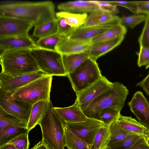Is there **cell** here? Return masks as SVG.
Returning <instances> with one entry per match:
<instances>
[{
	"label": "cell",
	"instance_id": "6da1fadb",
	"mask_svg": "<svg viewBox=\"0 0 149 149\" xmlns=\"http://www.w3.org/2000/svg\"><path fill=\"white\" fill-rule=\"evenodd\" d=\"M0 16L25 20L34 26L52 19L56 16L54 5L51 1L1 4Z\"/></svg>",
	"mask_w": 149,
	"mask_h": 149
},
{
	"label": "cell",
	"instance_id": "7a4b0ae2",
	"mask_svg": "<svg viewBox=\"0 0 149 149\" xmlns=\"http://www.w3.org/2000/svg\"><path fill=\"white\" fill-rule=\"evenodd\" d=\"M128 94L129 90L125 86L115 82L108 90L89 103L80 107L87 118L101 121L99 113L102 109L113 106L122 109Z\"/></svg>",
	"mask_w": 149,
	"mask_h": 149
},
{
	"label": "cell",
	"instance_id": "3957f363",
	"mask_svg": "<svg viewBox=\"0 0 149 149\" xmlns=\"http://www.w3.org/2000/svg\"><path fill=\"white\" fill-rule=\"evenodd\" d=\"M31 49H22L6 51L0 56L1 72L16 77L40 70L31 54Z\"/></svg>",
	"mask_w": 149,
	"mask_h": 149
},
{
	"label": "cell",
	"instance_id": "277c9868",
	"mask_svg": "<svg viewBox=\"0 0 149 149\" xmlns=\"http://www.w3.org/2000/svg\"><path fill=\"white\" fill-rule=\"evenodd\" d=\"M50 101L48 109L38 124L42 140L49 149H65L63 122L53 109Z\"/></svg>",
	"mask_w": 149,
	"mask_h": 149
},
{
	"label": "cell",
	"instance_id": "5b68a950",
	"mask_svg": "<svg viewBox=\"0 0 149 149\" xmlns=\"http://www.w3.org/2000/svg\"><path fill=\"white\" fill-rule=\"evenodd\" d=\"M52 76L46 75L20 88L15 92L9 93L13 99L33 105L42 100H50Z\"/></svg>",
	"mask_w": 149,
	"mask_h": 149
},
{
	"label": "cell",
	"instance_id": "8992f818",
	"mask_svg": "<svg viewBox=\"0 0 149 149\" xmlns=\"http://www.w3.org/2000/svg\"><path fill=\"white\" fill-rule=\"evenodd\" d=\"M67 76L77 95L92 85L102 76L96 61L89 57Z\"/></svg>",
	"mask_w": 149,
	"mask_h": 149
},
{
	"label": "cell",
	"instance_id": "52a82bcc",
	"mask_svg": "<svg viewBox=\"0 0 149 149\" xmlns=\"http://www.w3.org/2000/svg\"><path fill=\"white\" fill-rule=\"evenodd\" d=\"M31 54L40 71L47 75L67 76L62 59V55L56 51L41 48L31 50Z\"/></svg>",
	"mask_w": 149,
	"mask_h": 149
},
{
	"label": "cell",
	"instance_id": "ba28073f",
	"mask_svg": "<svg viewBox=\"0 0 149 149\" xmlns=\"http://www.w3.org/2000/svg\"><path fill=\"white\" fill-rule=\"evenodd\" d=\"M63 123L72 132L91 147L97 134L104 125L100 121L88 118L81 122Z\"/></svg>",
	"mask_w": 149,
	"mask_h": 149
},
{
	"label": "cell",
	"instance_id": "9c48e42d",
	"mask_svg": "<svg viewBox=\"0 0 149 149\" xmlns=\"http://www.w3.org/2000/svg\"><path fill=\"white\" fill-rule=\"evenodd\" d=\"M0 106L27 125L33 105L12 99L9 93L0 91Z\"/></svg>",
	"mask_w": 149,
	"mask_h": 149
},
{
	"label": "cell",
	"instance_id": "30bf717a",
	"mask_svg": "<svg viewBox=\"0 0 149 149\" xmlns=\"http://www.w3.org/2000/svg\"><path fill=\"white\" fill-rule=\"evenodd\" d=\"M33 26L25 20L0 16V38L28 35L29 30Z\"/></svg>",
	"mask_w": 149,
	"mask_h": 149
},
{
	"label": "cell",
	"instance_id": "8fae6325",
	"mask_svg": "<svg viewBox=\"0 0 149 149\" xmlns=\"http://www.w3.org/2000/svg\"><path fill=\"white\" fill-rule=\"evenodd\" d=\"M46 75L40 71L13 77L1 72L0 91L12 93L31 82Z\"/></svg>",
	"mask_w": 149,
	"mask_h": 149
},
{
	"label": "cell",
	"instance_id": "7c38bea8",
	"mask_svg": "<svg viewBox=\"0 0 149 149\" xmlns=\"http://www.w3.org/2000/svg\"><path fill=\"white\" fill-rule=\"evenodd\" d=\"M128 105L139 122L149 130V103L143 92H135Z\"/></svg>",
	"mask_w": 149,
	"mask_h": 149
},
{
	"label": "cell",
	"instance_id": "4fadbf2b",
	"mask_svg": "<svg viewBox=\"0 0 149 149\" xmlns=\"http://www.w3.org/2000/svg\"><path fill=\"white\" fill-rule=\"evenodd\" d=\"M120 23V17L117 16L113 20L103 24L87 27L81 26L76 28L68 38L77 40H91Z\"/></svg>",
	"mask_w": 149,
	"mask_h": 149
},
{
	"label": "cell",
	"instance_id": "5bb4252c",
	"mask_svg": "<svg viewBox=\"0 0 149 149\" xmlns=\"http://www.w3.org/2000/svg\"><path fill=\"white\" fill-rule=\"evenodd\" d=\"M113 83L102 76L92 85L77 95L75 102L80 106L88 104L111 88Z\"/></svg>",
	"mask_w": 149,
	"mask_h": 149
},
{
	"label": "cell",
	"instance_id": "9a60e30c",
	"mask_svg": "<svg viewBox=\"0 0 149 149\" xmlns=\"http://www.w3.org/2000/svg\"><path fill=\"white\" fill-rule=\"evenodd\" d=\"M40 48L29 35L0 38V56L11 50Z\"/></svg>",
	"mask_w": 149,
	"mask_h": 149
},
{
	"label": "cell",
	"instance_id": "2e32d148",
	"mask_svg": "<svg viewBox=\"0 0 149 149\" xmlns=\"http://www.w3.org/2000/svg\"><path fill=\"white\" fill-rule=\"evenodd\" d=\"M92 44L91 40H77L61 37L56 50L62 55L86 53Z\"/></svg>",
	"mask_w": 149,
	"mask_h": 149
},
{
	"label": "cell",
	"instance_id": "e0dca14e",
	"mask_svg": "<svg viewBox=\"0 0 149 149\" xmlns=\"http://www.w3.org/2000/svg\"><path fill=\"white\" fill-rule=\"evenodd\" d=\"M125 35L123 34L111 40L92 43L86 53L89 57L96 61L100 56L119 45L123 40Z\"/></svg>",
	"mask_w": 149,
	"mask_h": 149
},
{
	"label": "cell",
	"instance_id": "ac0fdd59",
	"mask_svg": "<svg viewBox=\"0 0 149 149\" xmlns=\"http://www.w3.org/2000/svg\"><path fill=\"white\" fill-rule=\"evenodd\" d=\"M53 109L62 121L65 123H76L84 121L87 118L81 109L79 105L75 102L70 107Z\"/></svg>",
	"mask_w": 149,
	"mask_h": 149
},
{
	"label": "cell",
	"instance_id": "d6986e66",
	"mask_svg": "<svg viewBox=\"0 0 149 149\" xmlns=\"http://www.w3.org/2000/svg\"><path fill=\"white\" fill-rule=\"evenodd\" d=\"M57 8L63 11L79 14L91 13L99 9L93 0L70 1L59 4Z\"/></svg>",
	"mask_w": 149,
	"mask_h": 149
},
{
	"label": "cell",
	"instance_id": "ffe728a7",
	"mask_svg": "<svg viewBox=\"0 0 149 149\" xmlns=\"http://www.w3.org/2000/svg\"><path fill=\"white\" fill-rule=\"evenodd\" d=\"M118 122L124 129L133 134L144 136L146 138L148 130L136 119L131 116L120 115Z\"/></svg>",
	"mask_w": 149,
	"mask_h": 149
},
{
	"label": "cell",
	"instance_id": "44dd1931",
	"mask_svg": "<svg viewBox=\"0 0 149 149\" xmlns=\"http://www.w3.org/2000/svg\"><path fill=\"white\" fill-rule=\"evenodd\" d=\"M50 100H42L33 105L27 124L29 132L38 123L47 111Z\"/></svg>",
	"mask_w": 149,
	"mask_h": 149
},
{
	"label": "cell",
	"instance_id": "7402d4cb",
	"mask_svg": "<svg viewBox=\"0 0 149 149\" xmlns=\"http://www.w3.org/2000/svg\"><path fill=\"white\" fill-rule=\"evenodd\" d=\"M117 16L99 9L91 13L82 26L87 27L103 24L113 20Z\"/></svg>",
	"mask_w": 149,
	"mask_h": 149
},
{
	"label": "cell",
	"instance_id": "603a6c76",
	"mask_svg": "<svg viewBox=\"0 0 149 149\" xmlns=\"http://www.w3.org/2000/svg\"><path fill=\"white\" fill-rule=\"evenodd\" d=\"M65 146L68 149H95L72 132L63 123Z\"/></svg>",
	"mask_w": 149,
	"mask_h": 149
},
{
	"label": "cell",
	"instance_id": "cb8c5ba5",
	"mask_svg": "<svg viewBox=\"0 0 149 149\" xmlns=\"http://www.w3.org/2000/svg\"><path fill=\"white\" fill-rule=\"evenodd\" d=\"M88 58L85 52L62 55L63 65L67 74L72 72Z\"/></svg>",
	"mask_w": 149,
	"mask_h": 149
},
{
	"label": "cell",
	"instance_id": "d4e9b609",
	"mask_svg": "<svg viewBox=\"0 0 149 149\" xmlns=\"http://www.w3.org/2000/svg\"><path fill=\"white\" fill-rule=\"evenodd\" d=\"M34 26L33 35L39 39L57 33L58 27L56 17Z\"/></svg>",
	"mask_w": 149,
	"mask_h": 149
},
{
	"label": "cell",
	"instance_id": "484cf974",
	"mask_svg": "<svg viewBox=\"0 0 149 149\" xmlns=\"http://www.w3.org/2000/svg\"><path fill=\"white\" fill-rule=\"evenodd\" d=\"M27 128L20 126H10L0 130V147L24 134L29 133Z\"/></svg>",
	"mask_w": 149,
	"mask_h": 149
},
{
	"label": "cell",
	"instance_id": "4316f807",
	"mask_svg": "<svg viewBox=\"0 0 149 149\" xmlns=\"http://www.w3.org/2000/svg\"><path fill=\"white\" fill-rule=\"evenodd\" d=\"M56 16L63 17L67 24L72 27L77 28L83 25L88 15L87 13H75L62 11L56 13Z\"/></svg>",
	"mask_w": 149,
	"mask_h": 149
},
{
	"label": "cell",
	"instance_id": "83f0119b",
	"mask_svg": "<svg viewBox=\"0 0 149 149\" xmlns=\"http://www.w3.org/2000/svg\"><path fill=\"white\" fill-rule=\"evenodd\" d=\"M127 31L126 26L120 23L118 24L101 35L91 40L92 43L111 40L121 35H125Z\"/></svg>",
	"mask_w": 149,
	"mask_h": 149
},
{
	"label": "cell",
	"instance_id": "f1b7e54d",
	"mask_svg": "<svg viewBox=\"0 0 149 149\" xmlns=\"http://www.w3.org/2000/svg\"><path fill=\"white\" fill-rule=\"evenodd\" d=\"M122 109L118 107L111 106L102 109L99 112L100 120L106 125L109 126L118 120Z\"/></svg>",
	"mask_w": 149,
	"mask_h": 149
},
{
	"label": "cell",
	"instance_id": "f546056e",
	"mask_svg": "<svg viewBox=\"0 0 149 149\" xmlns=\"http://www.w3.org/2000/svg\"><path fill=\"white\" fill-rule=\"evenodd\" d=\"M109 126L104 124L101 127L94 139L92 146L93 148L95 149H104L107 146L110 140Z\"/></svg>",
	"mask_w": 149,
	"mask_h": 149
},
{
	"label": "cell",
	"instance_id": "4dcf8cb0",
	"mask_svg": "<svg viewBox=\"0 0 149 149\" xmlns=\"http://www.w3.org/2000/svg\"><path fill=\"white\" fill-rule=\"evenodd\" d=\"M16 126L27 128V124L6 111L0 106V130L8 126Z\"/></svg>",
	"mask_w": 149,
	"mask_h": 149
},
{
	"label": "cell",
	"instance_id": "1f68e13d",
	"mask_svg": "<svg viewBox=\"0 0 149 149\" xmlns=\"http://www.w3.org/2000/svg\"><path fill=\"white\" fill-rule=\"evenodd\" d=\"M142 136L136 134H131L118 141L109 142L107 146L111 149H129Z\"/></svg>",
	"mask_w": 149,
	"mask_h": 149
},
{
	"label": "cell",
	"instance_id": "d6a6232c",
	"mask_svg": "<svg viewBox=\"0 0 149 149\" xmlns=\"http://www.w3.org/2000/svg\"><path fill=\"white\" fill-rule=\"evenodd\" d=\"M111 134L109 142L120 140L127 136L134 134L123 129L119 124L118 120L113 122L109 126Z\"/></svg>",
	"mask_w": 149,
	"mask_h": 149
},
{
	"label": "cell",
	"instance_id": "836d02e7",
	"mask_svg": "<svg viewBox=\"0 0 149 149\" xmlns=\"http://www.w3.org/2000/svg\"><path fill=\"white\" fill-rule=\"evenodd\" d=\"M61 38L57 33L38 39L36 42L40 48L56 51V46Z\"/></svg>",
	"mask_w": 149,
	"mask_h": 149
},
{
	"label": "cell",
	"instance_id": "e575fe53",
	"mask_svg": "<svg viewBox=\"0 0 149 149\" xmlns=\"http://www.w3.org/2000/svg\"><path fill=\"white\" fill-rule=\"evenodd\" d=\"M58 27V35L61 37L68 38L76 29L67 24L63 17L56 16Z\"/></svg>",
	"mask_w": 149,
	"mask_h": 149
},
{
	"label": "cell",
	"instance_id": "d590c367",
	"mask_svg": "<svg viewBox=\"0 0 149 149\" xmlns=\"http://www.w3.org/2000/svg\"><path fill=\"white\" fill-rule=\"evenodd\" d=\"M146 17V16L143 14L124 16L120 18V22L125 26L133 29L141 22L145 21Z\"/></svg>",
	"mask_w": 149,
	"mask_h": 149
},
{
	"label": "cell",
	"instance_id": "8d00e7d4",
	"mask_svg": "<svg viewBox=\"0 0 149 149\" xmlns=\"http://www.w3.org/2000/svg\"><path fill=\"white\" fill-rule=\"evenodd\" d=\"M28 133L20 135L8 143L13 145L17 149H29V142Z\"/></svg>",
	"mask_w": 149,
	"mask_h": 149
},
{
	"label": "cell",
	"instance_id": "74e56055",
	"mask_svg": "<svg viewBox=\"0 0 149 149\" xmlns=\"http://www.w3.org/2000/svg\"><path fill=\"white\" fill-rule=\"evenodd\" d=\"M98 6L99 9L115 15L119 12L117 6L113 5L110 1L93 0Z\"/></svg>",
	"mask_w": 149,
	"mask_h": 149
},
{
	"label": "cell",
	"instance_id": "f35d334b",
	"mask_svg": "<svg viewBox=\"0 0 149 149\" xmlns=\"http://www.w3.org/2000/svg\"><path fill=\"white\" fill-rule=\"evenodd\" d=\"M146 16L145 24L138 42L140 46L149 48V14Z\"/></svg>",
	"mask_w": 149,
	"mask_h": 149
},
{
	"label": "cell",
	"instance_id": "ab89813d",
	"mask_svg": "<svg viewBox=\"0 0 149 149\" xmlns=\"http://www.w3.org/2000/svg\"><path fill=\"white\" fill-rule=\"evenodd\" d=\"M137 54L138 56L137 65L140 67L145 66L146 68L149 67V48L140 46V50Z\"/></svg>",
	"mask_w": 149,
	"mask_h": 149
},
{
	"label": "cell",
	"instance_id": "60d3db41",
	"mask_svg": "<svg viewBox=\"0 0 149 149\" xmlns=\"http://www.w3.org/2000/svg\"><path fill=\"white\" fill-rule=\"evenodd\" d=\"M110 1L115 6H123L134 13L138 14L137 6L136 1Z\"/></svg>",
	"mask_w": 149,
	"mask_h": 149
},
{
	"label": "cell",
	"instance_id": "b9f144b4",
	"mask_svg": "<svg viewBox=\"0 0 149 149\" xmlns=\"http://www.w3.org/2000/svg\"><path fill=\"white\" fill-rule=\"evenodd\" d=\"M129 149H149V145L146 138L142 136Z\"/></svg>",
	"mask_w": 149,
	"mask_h": 149
},
{
	"label": "cell",
	"instance_id": "7bdbcfd3",
	"mask_svg": "<svg viewBox=\"0 0 149 149\" xmlns=\"http://www.w3.org/2000/svg\"><path fill=\"white\" fill-rule=\"evenodd\" d=\"M137 6L138 13L149 14V1H136Z\"/></svg>",
	"mask_w": 149,
	"mask_h": 149
},
{
	"label": "cell",
	"instance_id": "ee69618b",
	"mask_svg": "<svg viewBox=\"0 0 149 149\" xmlns=\"http://www.w3.org/2000/svg\"><path fill=\"white\" fill-rule=\"evenodd\" d=\"M136 86L141 87L149 96V72L144 79L136 84Z\"/></svg>",
	"mask_w": 149,
	"mask_h": 149
},
{
	"label": "cell",
	"instance_id": "f6af8a7d",
	"mask_svg": "<svg viewBox=\"0 0 149 149\" xmlns=\"http://www.w3.org/2000/svg\"><path fill=\"white\" fill-rule=\"evenodd\" d=\"M30 149H49L44 143L42 140L35 144Z\"/></svg>",
	"mask_w": 149,
	"mask_h": 149
},
{
	"label": "cell",
	"instance_id": "bcb514c9",
	"mask_svg": "<svg viewBox=\"0 0 149 149\" xmlns=\"http://www.w3.org/2000/svg\"><path fill=\"white\" fill-rule=\"evenodd\" d=\"M0 149H17L13 145L8 143L0 147Z\"/></svg>",
	"mask_w": 149,
	"mask_h": 149
},
{
	"label": "cell",
	"instance_id": "7dc6e473",
	"mask_svg": "<svg viewBox=\"0 0 149 149\" xmlns=\"http://www.w3.org/2000/svg\"><path fill=\"white\" fill-rule=\"evenodd\" d=\"M146 139L149 145V136H148Z\"/></svg>",
	"mask_w": 149,
	"mask_h": 149
},
{
	"label": "cell",
	"instance_id": "c3c4849f",
	"mask_svg": "<svg viewBox=\"0 0 149 149\" xmlns=\"http://www.w3.org/2000/svg\"><path fill=\"white\" fill-rule=\"evenodd\" d=\"M104 149H111L107 146Z\"/></svg>",
	"mask_w": 149,
	"mask_h": 149
},
{
	"label": "cell",
	"instance_id": "681fc988",
	"mask_svg": "<svg viewBox=\"0 0 149 149\" xmlns=\"http://www.w3.org/2000/svg\"><path fill=\"white\" fill-rule=\"evenodd\" d=\"M149 136V130H148V135H147V137L146 138L148 137Z\"/></svg>",
	"mask_w": 149,
	"mask_h": 149
}]
</instances>
